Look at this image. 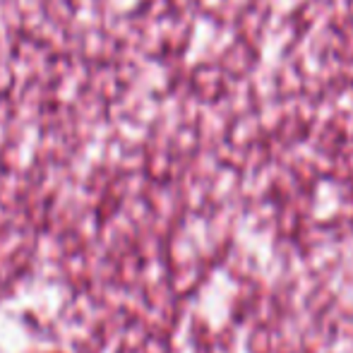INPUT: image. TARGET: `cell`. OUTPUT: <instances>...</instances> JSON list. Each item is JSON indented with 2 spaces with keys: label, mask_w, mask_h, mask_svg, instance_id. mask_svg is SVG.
I'll return each instance as SVG.
<instances>
[]
</instances>
